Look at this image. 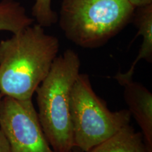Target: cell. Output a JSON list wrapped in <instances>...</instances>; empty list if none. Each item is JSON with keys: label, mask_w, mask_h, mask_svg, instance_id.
Here are the masks:
<instances>
[{"label": "cell", "mask_w": 152, "mask_h": 152, "mask_svg": "<svg viewBox=\"0 0 152 152\" xmlns=\"http://www.w3.org/2000/svg\"><path fill=\"white\" fill-rule=\"evenodd\" d=\"M60 42L33 24L0 41V92L3 96L32 99L58 56Z\"/></svg>", "instance_id": "obj_1"}, {"label": "cell", "mask_w": 152, "mask_h": 152, "mask_svg": "<svg viewBox=\"0 0 152 152\" xmlns=\"http://www.w3.org/2000/svg\"><path fill=\"white\" fill-rule=\"evenodd\" d=\"M137 29V36H141L142 42L136 58L132 62L128 71L118 73L114 76L120 85L133 79L137 64L141 60L152 63V4L136 7L132 20Z\"/></svg>", "instance_id": "obj_7"}, {"label": "cell", "mask_w": 152, "mask_h": 152, "mask_svg": "<svg viewBox=\"0 0 152 152\" xmlns=\"http://www.w3.org/2000/svg\"><path fill=\"white\" fill-rule=\"evenodd\" d=\"M124 99L142 130L147 152H152V93L144 85L132 80L121 83Z\"/></svg>", "instance_id": "obj_6"}, {"label": "cell", "mask_w": 152, "mask_h": 152, "mask_svg": "<svg viewBox=\"0 0 152 152\" xmlns=\"http://www.w3.org/2000/svg\"><path fill=\"white\" fill-rule=\"evenodd\" d=\"M2 97H3V96L1 95V92H0V105H1V99H2Z\"/></svg>", "instance_id": "obj_14"}, {"label": "cell", "mask_w": 152, "mask_h": 152, "mask_svg": "<svg viewBox=\"0 0 152 152\" xmlns=\"http://www.w3.org/2000/svg\"><path fill=\"white\" fill-rule=\"evenodd\" d=\"M128 1L135 7L152 4V0H128Z\"/></svg>", "instance_id": "obj_12"}, {"label": "cell", "mask_w": 152, "mask_h": 152, "mask_svg": "<svg viewBox=\"0 0 152 152\" xmlns=\"http://www.w3.org/2000/svg\"><path fill=\"white\" fill-rule=\"evenodd\" d=\"M35 22L17 0H0V31L15 34Z\"/></svg>", "instance_id": "obj_9"}, {"label": "cell", "mask_w": 152, "mask_h": 152, "mask_svg": "<svg viewBox=\"0 0 152 152\" xmlns=\"http://www.w3.org/2000/svg\"><path fill=\"white\" fill-rule=\"evenodd\" d=\"M74 147L83 152L105 142L130 124L128 109L111 111L93 90L87 74L79 73L71 95Z\"/></svg>", "instance_id": "obj_4"}, {"label": "cell", "mask_w": 152, "mask_h": 152, "mask_svg": "<svg viewBox=\"0 0 152 152\" xmlns=\"http://www.w3.org/2000/svg\"><path fill=\"white\" fill-rule=\"evenodd\" d=\"M87 152H147L143 137L130 124Z\"/></svg>", "instance_id": "obj_8"}, {"label": "cell", "mask_w": 152, "mask_h": 152, "mask_svg": "<svg viewBox=\"0 0 152 152\" xmlns=\"http://www.w3.org/2000/svg\"><path fill=\"white\" fill-rule=\"evenodd\" d=\"M135 8L128 0H61L57 23L70 42L97 49L132 21Z\"/></svg>", "instance_id": "obj_3"}, {"label": "cell", "mask_w": 152, "mask_h": 152, "mask_svg": "<svg viewBox=\"0 0 152 152\" xmlns=\"http://www.w3.org/2000/svg\"><path fill=\"white\" fill-rule=\"evenodd\" d=\"M72 152H83V151H81V150L78 149V148L73 147V149H72Z\"/></svg>", "instance_id": "obj_13"}, {"label": "cell", "mask_w": 152, "mask_h": 152, "mask_svg": "<svg viewBox=\"0 0 152 152\" xmlns=\"http://www.w3.org/2000/svg\"><path fill=\"white\" fill-rule=\"evenodd\" d=\"M0 128L11 152H56L45 136L32 99L3 96L0 105Z\"/></svg>", "instance_id": "obj_5"}, {"label": "cell", "mask_w": 152, "mask_h": 152, "mask_svg": "<svg viewBox=\"0 0 152 152\" xmlns=\"http://www.w3.org/2000/svg\"><path fill=\"white\" fill-rule=\"evenodd\" d=\"M0 152H11L7 138L0 128Z\"/></svg>", "instance_id": "obj_11"}, {"label": "cell", "mask_w": 152, "mask_h": 152, "mask_svg": "<svg viewBox=\"0 0 152 152\" xmlns=\"http://www.w3.org/2000/svg\"><path fill=\"white\" fill-rule=\"evenodd\" d=\"M70 152H72V151H70Z\"/></svg>", "instance_id": "obj_15"}, {"label": "cell", "mask_w": 152, "mask_h": 152, "mask_svg": "<svg viewBox=\"0 0 152 152\" xmlns=\"http://www.w3.org/2000/svg\"><path fill=\"white\" fill-rule=\"evenodd\" d=\"M81 66L78 54L68 49L58 55L36 89L38 117L49 144L56 152L74 147L71 116V91Z\"/></svg>", "instance_id": "obj_2"}, {"label": "cell", "mask_w": 152, "mask_h": 152, "mask_svg": "<svg viewBox=\"0 0 152 152\" xmlns=\"http://www.w3.org/2000/svg\"><path fill=\"white\" fill-rule=\"evenodd\" d=\"M52 0H35L32 8V17L43 28L50 27L57 23L58 14L52 8Z\"/></svg>", "instance_id": "obj_10"}]
</instances>
